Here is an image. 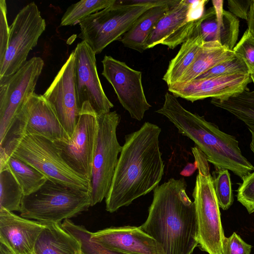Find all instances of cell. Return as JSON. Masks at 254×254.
<instances>
[{
  "label": "cell",
  "mask_w": 254,
  "mask_h": 254,
  "mask_svg": "<svg viewBox=\"0 0 254 254\" xmlns=\"http://www.w3.org/2000/svg\"><path fill=\"white\" fill-rule=\"evenodd\" d=\"M161 131L157 125L145 122L125 136L109 191L106 209L112 213L154 190L164 173L160 150Z\"/></svg>",
  "instance_id": "1"
},
{
  "label": "cell",
  "mask_w": 254,
  "mask_h": 254,
  "mask_svg": "<svg viewBox=\"0 0 254 254\" xmlns=\"http://www.w3.org/2000/svg\"><path fill=\"white\" fill-rule=\"evenodd\" d=\"M187 187L184 178H171L155 188L148 217L140 226L164 254H191L198 245L195 206Z\"/></svg>",
  "instance_id": "2"
},
{
  "label": "cell",
  "mask_w": 254,
  "mask_h": 254,
  "mask_svg": "<svg viewBox=\"0 0 254 254\" xmlns=\"http://www.w3.org/2000/svg\"><path fill=\"white\" fill-rule=\"evenodd\" d=\"M156 112L166 117L180 134L192 140L216 169L230 170L242 180L254 171L234 136L186 109L170 92L166 93L162 107Z\"/></svg>",
  "instance_id": "3"
},
{
  "label": "cell",
  "mask_w": 254,
  "mask_h": 254,
  "mask_svg": "<svg viewBox=\"0 0 254 254\" xmlns=\"http://www.w3.org/2000/svg\"><path fill=\"white\" fill-rule=\"evenodd\" d=\"M175 0L116 1L85 18L79 25L78 37L98 54L113 42L121 40L137 19L153 6L174 4Z\"/></svg>",
  "instance_id": "4"
},
{
  "label": "cell",
  "mask_w": 254,
  "mask_h": 254,
  "mask_svg": "<svg viewBox=\"0 0 254 254\" xmlns=\"http://www.w3.org/2000/svg\"><path fill=\"white\" fill-rule=\"evenodd\" d=\"M90 192L47 180L37 191L24 195L20 216L44 223H61L91 206Z\"/></svg>",
  "instance_id": "5"
},
{
  "label": "cell",
  "mask_w": 254,
  "mask_h": 254,
  "mask_svg": "<svg viewBox=\"0 0 254 254\" xmlns=\"http://www.w3.org/2000/svg\"><path fill=\"white\" fill-rule=\"evenodd\" d=\"M0 153L10 155L30 165L48 180L91 192L90 181L78 174L66 163L51 140L39 135H27L15 140Z\"/></svg>",
  "instance_id": "6"
},
{
  "label": "cell",
  "mask_w": 254,
  "mask_h": 254,
  "mask_svg": "<svg viewBox=\"0 0 254 254\" xmlns=\"http://www.w3.org/2000/svg\"><path fill=\"white\" fill-rule=\"evenodd\" d=\"M191 150L198 170L192 193L197 224L198 246L208 254H222V242L225 237L208 161L196 146Z\"/></svg>",
  "instance_id": "7"
},
{
  "label": "cell",
  "mask_w": 254,
  "mask_h": 254,
  "mask_svg": "<svg viewBox=\"0 0 254 254\" xmlns=\"http://www.w3.org/2000/svg\"><path fill=\"white\" fill-rule=\"evenodd\" d=\"M39 135L52 141L67 142L70 137L56 113L43 95L34 93L26 101L10 125L0 148L27 135Z\"/></svg>",
  "instance_id": "8"
},
{
  "label": "cell",
  "mask_w": 254,
  "mask_h": 254,
  "mask_svg": "<svg viewBox=\"0 0 254 254\" xmlns=\"http://www.w3.org/2000/svg\"><path fill=\"white\" fill-rule=\"evenodd\" d=\"M97 116L99 130L91 178V206L108 194L122 147L117 136L121 116L116 111Z\"/></svg>",
  "instance_id": "9"
},
{
  "label": "cell",
  "mask_w": 254,
  "mask_h": 254,
  "mask_svg": "<svg viewBox=\"0 0 254 254\" xmlns=\"http://www.w3.org/2000/svg\"><path fill=\"white\" fill-rule=\"evenodd\" d=\"M46 26L45 20L34 2L28 3L18 12L10 26L8 48L0 66V77L13 74L26 63Z\"/></svg>",
  "instance_id": "10"
},
{
  "label": "cell",
  "mask_w": 254,
  "mask_h": 254,
  "mask_svg": "<svg viewBox=\"0 0 254 254\" xmlns=\"http://www.w3.org/2000/svg\"><path fill=\"white\" fill-rule=\"evenodd\" d=\"M98 130V116L90 103L85 102L69 141L54 142L68 165L90 182Z\"/></svg>",
  "instance_id": "11"
},
{
  "label": "cell",
  "mask_w": 254,
  "mask_h": 254,
  "mask_svg": "<svg viewBox=\"0 0 254 254\" xmlns=\"http://www.w3.org/2000/svg\"><path fill=\"white\" fill-rule=\"evenodd\" d=\"M44 65L41 58L34 57L13 74L0 77V141L14 117L34 93Z\"/></svg>",
  "instance_id": "12"
},
{
  "label": "cell",
  "mask_w": 254,
  "mask_h": 254,
  "mask_svg": "<svg viewBox=\"0 0 254 254\" xmlns=\"http://www.w3.org/2000/svg\"><path fill=\"white\" fill-rule=\"evenodd\" d=\"M101 62L102 74L113 86L121 104L132 118L142 120L151 106L145 95L141 72L110 56H105Z\"/></svg>",
  "instance_id": "13"
},
{
  "label": "cell",
  "mask_w": 254,
  "mask_h": 254,
  "mask_svg": "<svg viewBox=\"0 0 254 254\" xmlns=\"http://www.w3.org/2000/svg\"><path fill=\"white\" fill-rule=\"evenodd\" d=\"M73 52L74 85L79 108L88 102L97 115L109 113L114 105L105 94L98 76L96 54L84 41L77 44Z\"/></svg>",
  "instance_id": "14"
},
{
  "label": "cell",
  "mask_w": 254,
  "mask_h": 254,
  "mask_svg": "<svg viewBox=\"0 0 254 254\" xmlns=\"http://www.w3.org/2000/svg\"><path fill=\"white\" fill-rule=\"evenodd\" d=\"M74 68L72 51L43 95L53 107L70 138L74 132L80 111L75 92Z\"/></svg>",
  "instance_id": "15"
},
{
  "label": "cell",
  "mask_w": 254,
  "mask_h": 254,
  "mask_svg": "<svg viewBox=\"0 0 254 254\" xmlns=\"http://www.w3.org/2000/svg\"><path fill=\"white\" fill-rule=\"evenodd\" d=\"M252 82L250 73H237L194 79L184 84L175 83L168 91L176 97L193 102L207 98L222 99L240 93Z\"/></svg>",
  "instance_id": "16"
},
{
  "label": "cell",
  "mask_w": 254,
  "mask_h": 254,
  "mask_svg": "<svg viewBox=\"0 0 254 254\" xmlns=\"http://www.w3.org/2000/svg\"><path fill=\"white\" fill-rule=\"evenodd\" d=\"M45 226L0 208V243L14 254H35L37 240Z\"/></svg>",
  "instance_id": "17"
},
{
  "label": "cell",
  "mask_w": 254,
  "mask_h": 254,
  "mask_svg": "<svg viewBox=\"0 0 254 254\" xmlns=\"http://www.w3.org/2000/svg\"><path fill=\"white\" fill-rule=\"evenodd\" d=\"M91 238L108 248L128 254H164L157 241L140 226L110 227L92 232Z\"/></svg>",
  "instance_id": "18"
},
{
  "label": "cell",
  "mask_w": 254,
  "mask_h": 254,
  "mask_svg": "<svg viewBox=\"0 0 254 254\" xmlns=\"http://www.w3.org/2000/svg\"><path fill=\"white\" fill-rule=\"evenodd\" d=\"M212 2L213 7L205 11L200 24L201 35L205 42L218 41L233 50L239 35V20L223 9V0Z\"/></svg>",
  "instance_id": "19"
},
{
  "label": "cell",
  "mask_w": 254,
  "mask_h": 254,
  "mask_svg": "<svg viewBox=\"0 0 254 254\" xmlns=\"http://www.w3.org/2000/svg\"><path fill=\"white\" fill-rule=\"evenodd\" d=\"M35 254H83L79 241L64 230L62 223H45Z\"/></svg>",
  "instance_id": "20"
},
{
  "label": "cell",
  "mask_w": 254,
  "mask_h": 254,
  "mask_svg": "<svg viewBox=\"0 0 254 254\" xmlns=\"http://www.w3.org/2000/svg\"><path fill=\"white\" fill-rule=\"evenodd\" d=\"M203 16L181 44L176 56L169 63L163 79L168 86L177 83L195 59L205 42L200 32V24Z\"/></svg>",
  "instance_id": "21"
},
{
  "label": "cell",
  "mask_w": 254,
  "mask_h": 254,
  "mask_svg": "<svg viewBox=\"0 0 254 254\" xmlns=\"http://www.w3.org/2000/svg\"><path fill=\"white\" fill-rule=\"evenodd\" d=\"M177 2L157 5L147 10L137 19L120 41L125 47L142 53L147 49L146 41L154 27L169 11L170 6Z\"/></svg>",
  "instance_id": "22"
},
{
  "label": "cell",
  "mask_w": 254,
  "mask_h": 254,
  "mask_svg": "<svg viewBox=\"0 0 254 254\" xmlns=\"http://www.w3.org/2000/svg\"><path fill=\"white\" fill-rule=\"evenodd\" d=\"M235 55L233 50L223 46L218 41L205 42L193 63L176 83H189Z\"/></svg>",
  "instance_id": "23"
},
{
  "label": "cell",
  "mask_w": 254,
  "mask_h": 254,
  "mask_svg": "<svg viewBox=\"0 0 254 254\" xmlns=\"http://www.w3.org/2000/svg\"><path fill=\"white\" fill-rule=\"evenodd\" d=\"M210 102L245 123L251 133L250 148L254 154V90L250 91L247 87L227 98H211Z\"/></svg>",
  "instance_id": "24"
},
{
  "label": "cell",
  "mask_w": 254,
  "mask_h": 254,
  "mask_svg": "<svg viewBox=\"0 0 254 254\" xmlns=\"http://www.w3.org/2000/svg\"><path fill=\"white\" fill-rule=\"evenodd\" d=\"M188 0H179L170 6L169 11L157 23L146 41V49L153 48L173 34L187 22Z\"/></svg>",
  "instance_id": "25"
},
{
  "label": "cell",
  "mask_w": 254,
  "mask_h": 254,
  "mask_svg": "<svg viewBox=\"0 0 254 254\" xmlns=\"http://www.w3.org/2000/svg\"><path fill=\"white\" fill-rule=\"evenodd\" d=\"M6 165L19 184L24 195L37 191L48 180L36 168L12 155L8 156Z\"/></svg>",
  "instance_id": "26"
},
{
  "label": "cell",
  "mask_w": 254,
  "mask_h": 254,
  "mask_svg": "<svg viewBox=\"0 0 254 254\" xmlns=\"http://www.w3.org/2000/svg\"><path fill=\"white\" fill-rule=\"evenodd\" d=\"M24 196L16 179L7 168L0 171V208L19 211Z\"/></svg>",
  "instance_id": "27"
},
{
  "label": "cell",
  "mask_w": 254,
  "mask_h": 254,
  "mask_svg": "<svg viewBox=\"0 0 254 254\" xmlns=\"http://www.w3.org/2000/svg\"><path fill=\"white\" fill-rule=\"evenodd\" d=\"M116 0H82L72 4L63 14L60 26L79 24L87 16L115 3Z\"/></svg>",
  "instance_id": "28"
},
{
  "label": "cell",
  "mask_w": 254,
  "mask_h": 254,
  "mask_svg": "<svg viewBox=\"0 0 254 254\" xmlns=\"http://www.w3.org/2000/svg\"><path fill=\"white\" fill-rule=\"evenodd\" d=\"M63 228L77 238L81 243L83 254H128L107 248L91 238V233L84 226L76 225L69 219L64 220Z\"/></svg>",
  "instance_id": "29"
},
{
  "label": "cell",
  "mask_w": 254,
  "mask_h": 254,
  "mask_svg": "<svg viewBox=\"0 0 254 254\" xmlns=\"http://www.w3.org/2000/svg\"><path fill=\"white\" fill-rule=\"evenodd\" d=\"M213 175V185L219 207L227 210L234 200L230 175L228 170L216 169Z\"/></svg>",
  "instance_id": "30"
},
{
  "label": "cell",
  "mask_w": 254,
  "mask_h": 254,
  "mask_svg": "<svg viewBox=\"0 0 254 254\" xmlns=\"http://www.w3.org/2000/svg\"><path fill=\"white\" fill-rule=\"evenodd\" d=\"M237 73H250L244 60L236 55L215 65L195 79H204Z\"/></svg>",
  "instance_id": "31"
},
{
  "label": "cell",
  "mask_w": 254,
  "mask_h": 254,
  "mask_svg": "<svg viewBox=\"0 0 254 254\" xmlns=\"http://www.w3.org/2000/svg\"><path fill=\"white\" fill-rule=\"evenodd\" d=\"M233 51L247 65L250 74L254 73V36L247 29Z\"/></svg>",
  "instance_id": "32"
},
{
  "label": "cell",
  "mask_w": 254,
  "mask_h": 254,
  "mask_svg": "<svg viewBox=\"0 0 254 254\" xmlns=\"http://www.w3.org/2000/svg\"><path fill=\"white\" fill-rule=\"evenodd\" d=\"M242 180L236 190L237 200L252 214L254 212V171Z\"/></svg>",
  "instance_id": "33"
},
{
  "label": "cell",
  "mask_w": 254,
  "mask_h": 254,
  "mask_svg": "<svg viewBox=\"0 0 254 254\" xmlns=\"http://www.w3.org/2000/svg\"><path fill=\"white\" fill-rule=\"evenodd\" d=\"M252 246L245 242L236 233L225 237L222 242V254H251Z\"/></svg>",
  "instance_id": "34"
},
{
  "label": "cell",
  "mask_w": 254,
  "mask_h": 254,
  "mask_svg": "<svg viewBox=\"0 0 254 254\" xmlns=\"http://www.w3.org/2000/svg\"><path fill=\"white\" fill-rule=\"evenodd\" d=\"M0 66L2 65L7 50L10 26L7 18V6L5 0H0Z\"/></svg>",
  "instance_id": "35"
},
{
  "label": "cell",
  "mask_w": 254,
  "mask_h": 254,
  "mask_svg": "<svg viewBox=\"0 0 254 254\" xmlns=\"http://www.w3.org/2000/svg\"><path fill=\"white\" fill-rule=\"evenodd\" d=\"M253 0H229L228 7L230 12L237 17L248 20Z\"/></svg>",
  "instance_id": "36"
},
{
  "label": "cell",
  "mask_w": 254,
  "mask_h": 254,
  "mask_svg": "<svg viewBox=\"0 0 254 254\" xmlns=\"http://www.w3.org/2000/svg\"><path fill=\"white\" fill-rule=\"evenodd\" d=\"M248 29L254 36V0H252L248 18Z\"/></svg>",
  "instance_id": "37"
},
{
  "label": "cell",
  "mask_w": 254,
  "mask_h": 254,
  "mask_svg": "<svg viewBox=\"0 0 254 254\" xmlns=\"http://www.w3.org/2000/svg\"><path fill=\"white\" fill-rule=\"evenodd\" d=\"M196 169L197 166L195 162L193 164L189 163L181 172V174L185 176H189L193 174Z\"/></svg>",
  "instance_id": "38"
},
{
  "label": "cell",
  "mask_w": 254,
  "mask_h": 254,
  "mask_svg": "<svg viewBox=\"0 0 254 254\" xmlns=\"http://www.w3.org/2000/svg\"><path fill=\"white\" fill-rule=\"evenodd\" d=\"M0 254H14L4 245L0 243Z\"/></svg>",
  "instance_id": "39"
},
{
  "label": "cell",
  "mask_w": 254,
  "mask_h": 254,
  "mask_svg": "<svg viewBox=\"0 0 254 254\" xmlns=\"http://www.w3.org/2000/svg\"><path fill=\"white\" fill-rule=\"evenodd\" d=\"M251 77L252 80V82L254 83V73L251 74Z\"/></svg>",
  "instance_id": "40"
}]
</instances>
